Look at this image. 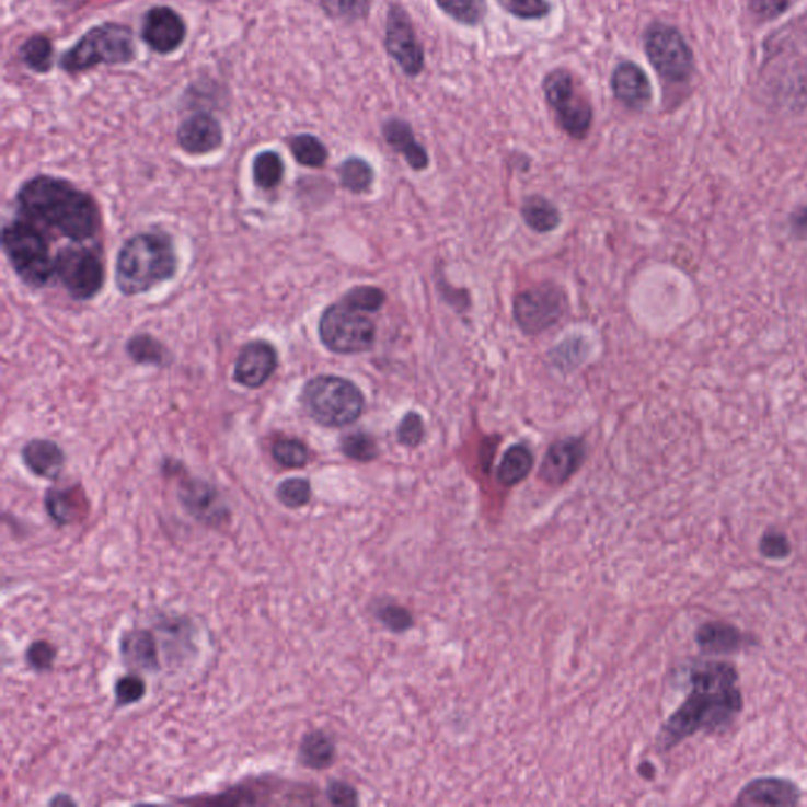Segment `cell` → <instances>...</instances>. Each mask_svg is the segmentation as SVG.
<instances>
[{
    "label": "cell",
    "instance_id": "cell-1",
    "mask_svg": "<svg viewBox=\"0 0 807 807\" xmlns=\"http://www.w3.org/2000/svg\"><path fill=\"white\" fill-rule=\"evenodd\" d=\"M737 669L726 661H702L690 672L691 690L662 727L661 746L669 751L699 731L727 729L742 712Z\"/></svg>",
    "mask_w": 807,
    "mask_h": 807
},
{
    "label": "cell",
    "instance_id": "cell-2",
    "mask_svg": "<svg viewBox=\"0 0 807 807\" xmlns=\"http://www.w3.org/2000/svg\"><path fill=\"white\" fill-rule=\"evenodd\" d=\"M16 204L24 220L73 242H85L100 228V210L88 193L54 175L39 174L18 189Z\"/></svg>",
    "mask_w": 807,
    "mask_h": 807
},
{
    "label": "cell",
    "instance_id": "cell-3",
    "mask_svg": "<svg viewBox=\"0 0 807 807\" xmlns=\"http://www.w3.org/2000/svg\"><path fill=\"white\" fill-rule=\"evenodd\" d=\"M177 264L170 235L163 232L132 235L117 254V289L127 297L141 296L174 278Z\"/></svg>",
    "mask_w": 807,
    "mask_h": 807
},
{
    "label": "cell",
    "instance_id": "cell-4",
    "mask_svg": "<svg viewBox=\"0 0 807 807\" xmlns=\"http://www.w3.org/2000/svg\"><path fill=\"white\" fill-rule=\"evenodd\" d=\"M138 59L135 32L127 24L103 23L89 28L59 57L67 74H81L96 67L130 66Z\"/></svg>",
    "mask_w": 807,
    "mask_h": 807
},
{
    "label": "cell",
    "instance_id": "cell-5",
    "mask_svg": "<svg viewBox=\"0 0 807 807\" xmlns=\"http://www.w3.org/2000/svg\"><path fill=\"white\" fill-rule=\"evenodd\" d=\"M301 405L308 417L325 428H344L364 414L365 397L350 380L338 376H318L301 391Z\"/></svg>",
    "mask_w": 807,
    "mask_h": 807
},
{
    "label": "cell",
    "instance_id": "cell-6",
    "mask_svg": "<svg viewBox=\"0 0 807 807\" xmlns=\"http://www.w3.org/2000/svg\"><path fill=\"white\" fill-rule=\"evenodd\" d=\"M2 247L14 274L27 286H46L56 275L48 240L31 221L16 220L3 226Z\"/></svg>",
    "mask_w": 807,
    "mask_h": 807
},
{
    "label": "cell",
    "instance_id": "cell-7",
    "mask_svg": "<svg viewBox=\"0 0 807 807\" xmlns=\"http://www.w3.org/2000/svg\"><path fill=\"white\" fill-rule=\"evenodd\" d=\"M543 93L562 130L577 141L586 139L593 124V106L572 71L566 68L549 71Z\"/></svg>",
    "mask_w": 807,
    "mask_h": 807
},
{
    "label": "cell",
    "instance_id": "cell-8",
    "mask_svg": "<svg viewBox=\"0 0 807 807\" xmlns=\"http://www.w3.org/2000/svg\"><path fill=\"white\" fill-rule=\"evenodd\" d=\"M319 336L326 349L335 354H361L374 346L376 325L364 311L339 301L322 313Z\"/></svg>",
    "mask_w": 807,
    "mask_h": 807
},
{
    "label": "cell",
    "instance_id": "cell-9",
    "mask_svg": "<svg viewBox=\"0 0 807 807\" xmlns=\"http://www.w3.org/2000/svg\"><path fill=\"white\" fill-rule=\"evenodd\" d=\"M644 48L656 73L665 81L680 84L691 78L694 56L678 28L665 23H653L645 31Z\"/></svg>",
    "mask_w": 807,
    "mask_h": 807
},
{
    "label": "cell",
    "instance_id": "cell-10",
    "mask_svg": "<svg viewBox=\"0 0 807 807\" xmlns=\"http://www.w3.org/2000/svg\"><path fill=\"white\" fill-rule=\"evenodd\" d=\"M56 276L74 300H91L105 285V267L93 251L68 246L56 257Z\"/></svg>",
    "mask_w": 807,
    "mask_h": 807
},
{
    "label": "cell",
    "instance_id": "cell-11",
    "mask_svg": "<svg viewBox=\"0 0 807 807\" xmlns=\"http://www.w3.org/2000/svg\"><path fill=\"white\" fill-rule=\"evenodd\" d=\"M516 322L527 335H540L557 324L566 310L561 287L543 285L519 293L512 304Z\"/></svg>",
    "mask_w": 807,
    "mask_h": 807
},
{
    "label": "cell",
    "instance_id": "cell-12",
    "mask_svg": "<svg viewBox=\"0 0 807 807\" xmlns=\"http://www.w3.org/2000/svg\"><path fill=\"white\" fill-rule=\"evenodd\" d=\"M383 45L387 54L408 78H417L425 70V49L411 16L400 3H393L387 13Z\"/></svg>",
    "mask_w": 807,
    "mask_h": 807
},
{
    "label": "cell",
    "instance_id": "cell-13",
    "mask_svg": "<svg viewBox=\"0 0 807 807\" xmlns=\"http://www.w3.org/2000/svg\"><path fill=\"white\" fill-rule=\"evenodd\" d=\"M188 37L185 18L170 5H155L142 18L141 39L147 48L160 56H171Z\"/></svg>",
    "mask_w": 807,
    "mask_h": 807
},
{
    "label": "cell",
    "instance_id": "cell-14",
    "mask_svg": "<svg viewBox=\"0 0 807 807\" xmlns=\"http://www.w3.org/2000/svg\"><path fill=\"white\" fill-rule=\"evenodd\" d=\"M177 142L188 155H209L224 143V128L217 117L199 111L183 118L178 125Z\"/></svg>",
    "mask_w": 807,
    "mask_h": 807
},
{
    "label": "cell",
    "instance_id": "cell-15",
    "mask_svg": "<svg viewBox=\"0 0 807 807\" xmlns=\"http://www.w3.org/2000/svg\"><path fill=\"white\" fill-rule=\"evenodd\" d=\"M278 368V351L267 341H251L242 347L234 366V379L246 389H261Z\"/></svg>",
    "mask_w": 807,
    "mask_h": 807
},
{
    "label": "cell",
    "instance_id": "cell-16",
    "mask_svg": "<svg viewBox=\"0 0 807 807\" xmlns=\"http://www.w3.org/2000/svg\"><path fill=\"white\" fill-rule=\"evenodd\" d=\"M613 96L631 111H644L652 105L653 88L644 68L626 60L612 71Z\"/></svg>",
    "mask_w": 807,
    "mask_h": 807
},
{
    "label": "cell",
    "instance_id": "cell-17",
    "mask_svg": "<svg viewBox=\"0 0 807 807\" xmlns=\"http://www.w3.org/2000/svg\"><path fill=\"white\" fill-rule=\"evenodd\" d=\"M802 802V791L794 781L784 777H759L741 788L737 806H796Z\"/></svg>",
    "mask_w": 807,
    "mask_h": 807
},
{
    "label": "cell",
    "instance_id": "cell-18",
    "mask_svg": "<svg viewBox=\"0 0 807 807\" xmlns=\"http://www.w3.org/2000/svg\"><path fill=\"white\" fill-rule=\"evenodd\" d=\"M586 458L583 440H558L549 448L540 475L549 484H562L572 479Z\"/></svg>",
    "mask_w": 807,
    "mask_h": 807
},
{
    "label": "cell",
    "instance_id": "cell-19",
    "mask_svg": "<svg viewBox=\"0 0 807 807\" xmlns=\"http://www.w3.org/2000/svg\"><path fill=\"white\" fill-rule=\"evenodd\" d=\"M695 642L705 655H731L748 645H754V638H748V634L742 633L740 627L723 620H713L699 626Z\"/></svg>",
    "mask_w": 807,
    "mask_h": 807
},
{
    "label": "cell",
    "instance_id": "cell-20",
    "mask_svg": "<svg viewBox=\"0 0 807 807\" xmlns=\"http://www.w3.org/2000/svg\"><path fill=\"white\" fill-rule=\"evenodd\" d=\"M382 135L391 149L405 158L412 170L423 171L429 166L428 152L415 138L408 122L400 117H391L383 124Z\"/></svg>",
    "mask_w": 807,
    "mask_h": 807
},
{
    "label": "cell",
    "instance_id": "cell-21",
    "mask_svg": "<svg viewBox=\"0 0 807 807\" xmlns=\"http://www.w3.org/2000/svg\"><path fill=\"white\" fill-rule=\"evenodd\" d=\"M181 500L186 511L200 522L217 523L228 511L222 507L217 489L204 482L183 484Z\"/></svg>",
    "mask_w": 807,
    "mask_h": 807
},
{
    "label": "cell",
    "instance_id": "cell-22",
    "mask_svg": "<svg viewBox=\"0 0 807 807\" xmlns=\"http://www.w3.org/2000/svg\"><path fill=\"white\" fill-rule=\"evenodd\" d=\"M120 655L125 665L142 672H157L160 669V656L155 637L150 631L132 630L120 638Z\"/></svg>",
    "mask_w": 807,
    "mask_h": 807
},
{
    "label": "cell",
    "instance_id": "cell-23",
    "mask_svg": "<svg viewBox=\"0 0 807 807\" xmlns=\"http://www.w3.org/2000/svg\"><path fill=\"white\" fill-rule=\"evenodd\" d=\"M24 465L34 475L45 480L59 479L66 465V454L56 442L46 439H34L24 445Z\"/></svg>",
    "mask_w": 807,
    "mask_h": 807
},
{
    "label": "cell",
    "instance_id": "cell-24",
    "mask_svg": "<svg viewBox=\"0 0 807 807\" xmlns=\"http://www.w3.org/2000/svg\"><path fill=\"white\" fill-rule=\"evenodd\" d=\"M21 64L32 73L48 74L54 67V45L51 38L43 34L31 35L18 48Z\"/></svg>",
    "mask_w": 807,
    "mask_h": 807
},
{
    "label": "cell",
    "instance_id": "cell-25",
    "mask_svg": "<svg viewBox=\"0 0 807 807\" xmlns=\"http://www.w3.org/2000/svg\"><path fill=\"white\" fill-rule=\"evenodd\" d=\"M336 748L324 731H311L301 740L299 757L307 769L325 770L335 762Z\"/></svg>",
    "mask_w": 807,
    "mask_h": 807
},
{
    "label": "cell",
    "instance_id": "cell-26",
    "mask_svg": "<svg viewBox=\"0 0 807 807\" xmlns=\"http://www.w3.org/2000/svg\"><path fill=\"white\" fill-rule=\"evenodd\" d=\"M46 511L57 526H68L78 518L79 511L85 507L84 498L73 489H49L45 498Z\"/></svg>",
    "mask_w": 807,
    "mask_h": 807
},
{
    "label": "cell",
    "instance_id": "cell-27",
    "mask_svg": "<svg viewBox=\"0 0 807 807\" xmlns=\"http://www.w3.org/2000/svg\"><path fill=\"white\" fill-rule=\"evenodd\" d=\"M533 469V454L526 445H515L502 459L497 470L498 482L516 486L529 476Z\"/></svg>",
    "mask_w": 807,
    "mask_h": 807
},
{
    "label": "cell",
    "instance_id": "cell-28",
    "mask_svg": "<svg viewBox=\"0 0 807 807\" xmlns=\"http://www.w3.org/2000/svg\"><path fill=\"white\" fill-rule=\"evenodd\" d=\"M522 217L533 231L546 234L561 224V214L554 204L541 196L527 197L522 206Z\"/></svg>",
    "mask_w": 807,
    "mask_h": 807
},
{
    "label": "cell",
    "instance_id": "cell-29",
    "mask_svg": "<svg viewBox=\"0 0 807 807\" xmlns=\"http://www.w3.org/2000/svg\"><path fill=\"white\" fill-rule=\"evenodd\" d=\"M287 143H289L290 153L301 166L318 170V168L325 166L326 160H328V149H326L325 143L318 136L310 135V132L293 135Z\"/></svg>",
    "mask_w": 807,
    "mask_h": 807
},
{
    "label": "cell",
    "instance_id": "cell-30",
    "mask_svg": "<svg viewBox=\"0 0 807 807\" xmlns=\"http://www.w3.org/2000/svg\"><path fill=\"white\" fill-rule=\"evenodd\" d=\"M253 181L262 189H274L281 185L286 174L283 157L275 150H262L253 160Z\"/></svg>",
    "mask_w": 807,
    "mask_h": 807
},
{
    "label": "cell",
    "instance_id": "cell-31",
    "mask_svg": "<svg viewBox=\"0 0 807 807\" xmlns=\"http://www.w3.org/2000/svg\"><path fill=\"white\" fill-rule=\"evenodd\" d=\"M341 185L355 195L368 192L374 182V170L371 164L360 157H350L344 160L338 168Z\"/></svg>",
    "mask_w": 807,
    "mask_h": 807
},
{
    "label": "cell",
    "instance_id": "cell-32",
    "mask_svg": "<svg viewBox=\"0 0 807 807\" xmlns=\"http://www.w3.org/2000/svg\"><path fill=\"white\" fill-rule=\"evenodd\" d=\"M436 5L462 26H479L486 18V0H436Z\"/></svg>",
    "mask_w": 807,
    "mask_h": 807
},
{
    "label": "cell",
    "instance_id": "cell-33",
    "mask_svg": "<svg viewBox=\"0 0 807 807\" xmlns=\"http://www.w3.org/2000/svg\"><path fill=\"white\" fill-rule=\"evenodd\" d=\"M318 5L330 20L346 24L364 21L371 12V0H318Z\"/></svg>",
    "mask_w": 807,
    "mask_h": 807
},
{
    "label": "cell",
    "instance_id": "cell-34",
    "mask_svg": "<svg viewBox=\"0 0 807 807\" xmlns=\"http://www.w3.org/2000/svg\"><path fill=\"white\" fill-rule=\"evenodd\" d=\"M128 355L139 365L163 366L168 360L166 349L150 335L132 336L127 344Z\"/></svg>",
    "mask_w": 807,
    "mask_h": 807
},
{
    "label": "cell",
    "instance_id": "cell-35",
    "mask_svg": "<svg viewBox=\"0 0 807 807\" xmlns=\"http://www.w3.org/2000/svg\"><path fill=\"white\" fill-rule=\"evenodd\" d=\"M272 454L286 469H301L310 461V451L299 439H279L272 448Z\"/></svg>",
    "mask_w": 807,
    "mask_h": 807
},
{
    "label": "cell",
    "instance_id": "cell-36",
    "mask_svg": "<svg viewBox=\"0 0 807 807\" xmlns=\"http://www.w3.org/2000/svg\"><path fill=\"white\" fill-rule=\"evenodd\" d=\"M276 497L286 508H303L310 504L313 489H311V483L307 479H287L279 483Z\"/></svg>",
    "mask_w": 807,
    "mask_h": 807
},
{
    "label": "cell",
    "instance_id": "cell-37",
    "mask_svg": "<svg viewBox=\"0 0 807 807\" xmlns=\"http://www.w3.org/2000/svg\"><path fill=\"white\" fill-rule=\"evenodd\" d=\"M504 12L522 21H540L552 12L549 0H497Z\"/></svg>",
    "mask_w": 807,
    "mask_h": 807
},
{
    "label": "cell",
    "instance_id": "cell-38",
    "mask_svg": "<svg viewBox=\"0 0 807 807\" xmlns=\"http://www.w3.org/2000/svg\"><path fill=\"white\" fill-rule=\"evenodd\" d=\"M341 451L358 462H369L378 458V443L366 433H351L341 439Z\"/></svg>",
    "mask_w": 807,
    "mask_h": 807
},
{
    "label": "cell",
    "instance_id": "cell-39",
    "mask_svg": "<svg viewBox=\"0 0 807 807\" xmlns=\"http://www.w3.org/2000/svg\"><path fill=\"white\" fill-rule=\"evenodd\" d=\"M341 301L364 313H374L385 303V293L378 287L358 286L350 289Z\"/></svg>",
    "mask_w": 807,
    "mask_h": 807
},
{
    "label": "cell",
    "instance_id": "cell-40",
    "mask_svg": "<svg viewBox=\"0 0 807 807\" xmlns=\"http://www.w3.org/2000/svg\"><path fill=\"white\" fill-rule=\"evenodd\" d=\"M759 552L770 561H782L792 554L791 540L781 530L769 529L760 538Z\"/></svg>",
    "mask_w": 807,
    "mask_h": 807
},
{
    "label": "cell",
    "instance_id": "cell-41",
    "mask_svg": "<svg viewBox=\"0 0 807 807\" xmlns=\"http://www.w3.org/2000/svg\"><path fill=\"white\" fill-rule=\"evenodd\" d=\"M114 691H116V705L128 706L142 701L147 687L141 677L128 673V676L118 678Z\"/></svg>",
    "mask_w": 807,
    "mask_h": 807
},
{
    "label": "cell",
    "instance_id": "cell-42",
    "mask_svg": "<svg viewBox=\"0 0 807 807\" xmlns=\"http://www.w3.org/2000/svg\"><path fill=\"white\" fill-rule=\"evenodd\" d=\"M746 9L760 23L773 21L791 9L794 0H745Z\"/></svg>",
    "mask_w": 807,
    "mask_h": 807
},
{
    "label": "cell",
    "instance_id": "cell-43",
    "mask_svg": "<svg viewBox=\"0 0 807 807\" xmlns=\"http://www.w3.org/2000/svg\"><path fill=\"white\" fill-rule=\"evenodd\" d=\"M56 648L49 642L37 641L27 648L26 661L32 669L43 672V670L51 669L54 661H56Z\"/></svg>",
    "mask_w": 807,
    "mask_h": 807
},
{
    "label": "cell",
    "instance_id": "cell-44",
    "mask_svg": "<svg viewBox=\"0 0 807 807\" xmlns=\"http://www.w3.org/2000/svg\"><path fill=\"white\" fill-rule=\"evenodd\" d=\"M423 436H425V426H423L422 417L415 412L405 415L400 428H397L400 442L405 447H418L422 443Z\"/></svg>",
    "mask_w": 807,
    "mask_h": 807
},
{
    "label": "cell",
    "instance_id": "cell-45",
    "mask_svg": "<svg viewBox=\"0 0 807 807\" xmlns=\"http://www.w3.org/2000/svg\"><path fill=\"white\" fill-rule=\"evenodd\" d=\"M380 622L385 623L390 630L405 631L412 625L411 613L400 606H382L378 611Z\"/></svg>",
    "mask_w": 807,
    "mask_h": 807
},
{
    "label": "cell",
    "instance_id": "cell-46",
    "mask_svg": "<svg viewBox=\"0 0 807 807\" xmlns=\"http://www.w3.org/2000/svg\"><path fill=\"white\" fill-rule=\"evenodd\" d=\"M326 796L336 806H355L358 803L355 788L344 782H332L326 788Z\"/></svg>",
    "mask_w": 807,
    "mask_h": 807
},
{
    "label": "cell",
    "instance_id": "cell-47",
    "mask_svg": "<svg viewBox=\"0 0 807 807\" xmlns=\"http://www.w3.org/2000/svg\"><path fill=\"white\" fill-rule=\"evenodd\" d=\"M788 232L792 239L799 240V242L807 240V204L788 215Z\"/></svg>",
    "mask_w": 807,
    "mask_h": 807
}]
</instances>
